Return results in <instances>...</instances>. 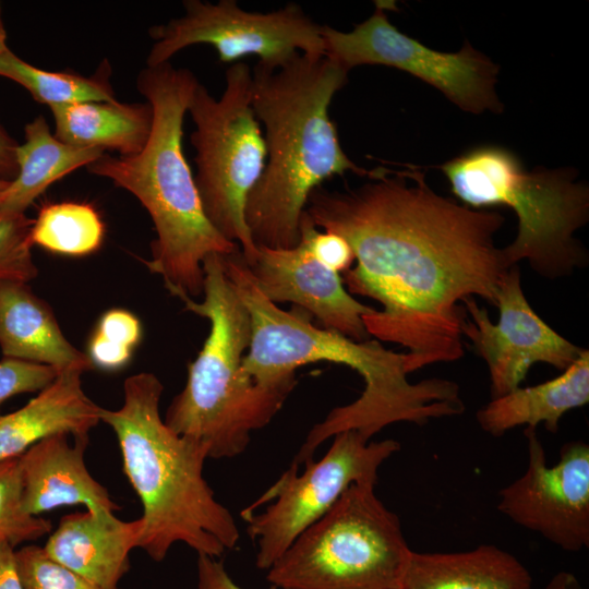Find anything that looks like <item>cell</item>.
<instances>
[{
  "mask_svg": "<svg viewBox=\"0 0 589 589\" xmlns=\"http://www.w3.org/2000/svg\"><path fill=\"white\" fill-rule=\"evenodd\" d=\"M386 4L350 32L322 26L325 56L348 72L373 64L405 71L442 92L460 109L501 112L495 92L498 65L468 41L458 52H441L397 29L387 19Z\"/></svg>",
  "mask_w": 589,
  "mask_h": 589,
  "instance_id": "7c38bea8",
  "label": "cell"
},
{
  "mask_svg": "<svg viewBox=\"0 0 589 589\" xmlns=\"http://www.w3.org/2000/svg\"><path fill=\"white\" fill-rule=\"evenodd\" d=\"M466 317L461 334L469 338L489 368L491 397H501L526 378L531 365L544 362L566 370L585 350L551 328L531 308L521 285L520 269L513 265L495 296L500 310L497 324L473 297L465 301Z\"/></svg>",
  "mask_w": 589,
  "mask_h": 589,
  "instance_id": "5bb4252c",
  "label": "cell"
},
{
  "mask_svg": "<svg viewBox=\"0 0 589 589\" xmlns=\"http://www.w3.org/2000/svg\"><path fill=\"white\" fill-rule=\"evenodd\" d=\"M59 373L50 365L3 358L0 361V405L15 395L43 390Z\"/></svg>",
  "mask_w": 589,
  "mask_h": 589,
  "instance_id": "f1b7e54d",
  "label": "cell"
},
{
  "mask_svg": "<svg viewBox=\"0 0 589 589\" xmlns=\"http://www.w3.org/2000/svg\"><path fill=\"white\" fill-rule=\"evenodd\" d=\"M183 9L182 16L149 28L154 44L146 65L169 62L178 51L195 44L213 46L221 62L253 55L259 62L277 65L298 52L325 56L323 25L297 3L262 13L245 11L235 0H184Z\"/></svg>",
  "mask_w": 589,
  "mask_h": 589,
  "instance_id": "8fae6325",
  "label": "cell"
},
{
  "mask_svg": "<svg viewBox=\"0 0 589 589\" xmlns=\"http://www.w3.org/2000/svg\"><path fill=\"white\" fill-rule=\"evenodd\" d=\"M25 142L16 148L17 173L0 194V213L25 214L50 184L82 166H88L105 152L73 146L51 133L44 116L24 128Z\"/></svg>",
  "mask_w": 589,
  "mask_h": 589,
  "instance_id": "603a6c76",
  "label": "cell"
},
{
  "mask_svg": "<svg viewBox=\"0 0 589 589\" xmlns=\"http://www.w3.org/2000/svg\"><path fill=\"white\" fill-rule=\"evenodd\" d=\"M111 68L104 60L96 72L84 76L74 72L47 71L21 59L10 48L0 55V76L23 86L32 97L49 107L87 101H115Z\"/></svg>",
  "mask_w": 589,
  "mask_h": 589,
  "instance_id": "cb8c5ba5",
  "label": "cell"
},
{
  "mask_svg": "<svg viewBox=\"0 0 589 589\" xmlns=\"http://www.w3.org/2000/svg\"><path fill=\"white\" fill-rule=\"evenodd\" d=\"M9 183H10L9 180H5L4 178L0 177V194L5 190Z\"/></svg>",
  "mask_w": 589,
  "mask_h": 589,
  "instance_id": "74e56055",
  "label": "cell"
},
{
  "mask_svg": "<svg viewBox=\"0 0 589 589\" xmlns=\"http://www.w3.org/2000/svg\"><path fill=\"white\" fill-rule=\"evenodd\" d=\"M223 256L213 253L203 261L201 302L179 297L185 310L207 318L211 326L188 366L185 386L164 419L175 433L204 444L208 457L218 459L242 454L251 434L273 420L298 383L296 374L264 383L245 371L251 317L225 271Z\"/></svg>",
  "mask_w": 589,
  "mask_h": 589,
  "instance_id": "8992f818",
  "label": "cell"
},
{
  "mask_svg": "<svg viewBox=\"0 0 589 589\" xmlns=\"http://www.w3.org/2000/svg\"><path fill=\"white\" fill-rule=\"evenodd\" d=\"M588 401L589 351L585 349L560 376L493 398L477 411L476 418L479 426L494 437L521 425L536 429L540 423L556 433L562 417Z\"/></svg>",
  "mask_w": 589,
  "mask_h": 589,
  "instance_id": "44dd1931",
  "label": "cell"
},
{
  "mask_svg": "<svg viewBox=\"0 0 589 589\" xmlns=\"http://www.w3.org/2000/svg\"><path fill=\"white\" fill-rule=\"evenodd\" d=\"M83 372L67 370L25 406L0 416V462L19 458L40 440L67 433L88 437L100 421L101 407L83 390Z\"/></svg>",
  "mask_w": 589,
  "mask_h": 589,
  "instance_id": "ac0fdd59",
  "label": "cell"
},
{
  "mask_svg": "<svg viewBox=\"0 0 589 589\" xmlns=\"http://www.w3.org/2000/svg\"><path fill=\"white\" fill-rule=\"evenodd\" d=\"M17 145L19 143L0 124V177L9 181L17 173Z\"/></svg>",
  "mask_w": 589,
  "mask_h": 589,
  "instance_id": "e575fe53",
  "label": "cell"
},
{
  "mask_svg": "<svg viewBox=\"0 0 589 589\" xmlns=\"http://www.w3.org/2000/svg\"><path fill=\"white\" fill-rule=\"evenodd\" d=\"M0 348L4 358L59 372L94 368L88 356L65 338L50 306L23 281L0 279Z\"/></svg>",
  "mask_w": 589,
  "mask_h": 589,
  "instance_id": "d6986e66",
  "label": "cell"
},
{
  "mask_svg": "<svg viewBox=\"0 0 589 589\" xmlns=\"http://www.w3.org/2000/svg\"><path fill=\"white\" fill-rule=\"evenodd\" d=\"M400 449V443L387 438L370 442L358 432L337 433L318 459L304 461V470L290 467L240 516L247 533L257 546L255 564L271 566L292 542L320 519L353 483L377 482L380 467Z\"/></svg>",
  "mask_w": 589,
  "mask_h": 589,
  "instance_id": "30bf717a",
  "label": "cell"
},
{
  "mask_svg": "<svg viewBox=\"0 0 589 589\" xmlns=\"http://www.w3.org/2000/svg\"><path fill=\"white\" fill-rule=\"evenodd\" d=\"M532 576L493 544L450 553L410 551L398 589H531Z\"/></svg>",
  "mask_w": 589,
  "mask_h": 589,
  "instance_id": "ffe728a7",
  "label": "cell"
},
{
  "mask_svg": "<svg viewBox=\"0 0 589 589\" xmlns=\"http://www.w3.org/2000/svg\"><path fill=\"white\" fill-rule=\"evenodd\" d=\"M15 562L23 589H100L51 558L43 546L16 550Z\"/></svg>",
  "mask_w": 589,
  "mask_h": 589,
  "instance_id": "83f0119b",
  "label": "cell"
},
{
  "mask_svg": "<svg viewBox=\"0 0 589 589\" xmlns=\"http://www.w3.org/2000/svg\"><path fill=\"white\" fill-rule=\"evenodd\" d=\"M453 194L468 207L504 205L518 218V233L502 248L508 267L527 260L540 276L556 279L588 263L574 233L589 219V189L572 169L527 170L510 151L472 148L440 166Z\"/></svg>",
  "mask_w": 589,
  "mask_h": 589,
  "instance_id": "52a82bcc",
  "label": "cell"
},
{
  "mask_svg": "<svg viewBox=\"0 0 589 589\" xmlns=\"http://www.w3.org/2000/svg\"><path fill=\"white\" fill-rule=\"evenodd\" d=\"M300 238L313 256L327 268L345 273L354 261V253L348 241L335 232L320 230L304 211L300 223Z\"/></svg>",
  "mask_w": 589,
  "mask_h": 589,
  "instance_id": "f546056e",
  "label": "cell"
},
{
  "mask_svg": "<svg viewBox=\"0 0 589 589\" xmlns=\"http://www.w3.org/2000/svg\"><path fill=\"white\" fill-rule=\"evenodd\" d=\"M88 358L93 365L105 370H117L127 364L132 349L112 344L94 332L88 342Z\"/></svg>",
  "mask_w": 589,
  "mask_h": 589,
  "instance_id": "1f68e13d",
  "label": "cell"
},
{
  "mask_svg": "<svg viewBox=\"0 0 589 589\" xmlns=\"http://www.w3.org/2000/svg\"><path fill=\"white\" fill-rule=\"evenodd\" d=\"M50 520L25 512L19 458L0 462V541L16 545L51 532Z\"/></svg>",
  "mask_w": 589,
  "mask_h": 589,
  "instance_id": "484cf974",
  "label": "cell"
},
{
  "mask_svg": "<svg viewBox=\"0 0 589 589\" xmlns=\"http://www.w3.org/2000/svg\"><path fill=\"white\" fill-rule=\"evenodd\" d=\"M544 589H582L577 577L569 572L556 573Z\"/></svg>",
  "mask_w": 589,
  "mask_h": 589,
  "instance_id": "d590c367",
  "label": "cell"
},
{
  "mask_svg": "<svg viewBox=\"0 0 589 589\" xmlns=\"http://www.w3.org/2000/svg\"><path fill=\"white\" fill-rule=\"evenodd\" d=\"M375 485L351 484L271 566L267 580L280 589H398L411 549Z\"/></svg>",
  "mask_w": 589,
  "mask_h": 589,
  "instance_id": "ba28073f",
  "label": "cell"
},
{
  "mask_svg": "<svg viewBox=\"0 0 589 589\" xmlns=\"http://www.w3.org/2000/svg\"><path fill=\"white\" fill-rule=\"evenodd\" d=\"M104 224L89 204H47L34 219L31 241L50 252L81 256L95 252L103 242Z\"/></svg>",
  "mask_w": 589,
  "mask_h": 589,
  "instance_id": "d4e9b609",
  "label": "cell"
},
{
  "mask_svg": "<svg viewBox=\"0 0 589 589\" xmlns=\"http://www.w3.org/2000/svg\"><path fill=\"white\" fill-rule=\"evenodd\" d=\"M163 390L155 374L141 372L124 381L119 409L100 410V421L118 440L123 472L142 503L137 548L156 562L178 542L197 554L220 557L237 546L239 528L203 476L208 448L178 435L161 419Z\"/></svg>",
  "mask_w": 589,
  "mask_h": 589,
  "instance_id": "5b68a950",
  "label": "cell"
},
{
  "mask_svg": "<svg viewBox=\"0 0 589 589\" xmlns=\"http://www.w3.org/2000/svg\"><path fill=\"white\" fill-rule=\"evenodd\" d=\"M0 589H23L14 548L5 541H0Z\"/></svg>",
  "mask_w": 589,
  "mask_h": 589,
  "instance_id": "836d02e7",
  "label": "cell"
},
{
  "mask_svg": "<svg viewBox=\"0 0 589 589\" xmlns=\"http://www.w3.org/2000/svg\"><path fill=\"white\" fill-rule=\"evenodd\" d=\"M141 528L139 518L124 521L115 514L86 509L63 516L43 548L98 588L118 589L130 567V552L137 548Z\"/></svg>",
  "mask_w": 589,
  "mask_h": 589,
  "instance_id": "e0dca14e",
  "label": "cell"
},
{
  "mask_svg": "<svg viewBox=\"0 0 589 589\" xmlns=\"http://www.w3.org/2000/svg\"><path fill=\"white\" fill-rule=\"evenodd\" d=\"M196 568L197 589H244L232 580L218 557L197 554ZM268 589L278 588L272 585Z\"/></svg>",
  "mask_w": 589,
  "mask_h": 589,
  "instance_id": "d6a6232c",
  "label": "cell"
},
{
  "mask_svg": "<svg viewBox=\"0 0 589 589\" xmlns=\"http://www.w3.org/2000/svg\"><path fill=\"white\" fill-rule=\"evenodd\" d=\"M223 259L251 317V341L243 359L250 375L269 383L296 374L301 365L328 361L352 369L364 382L356 400L335 407L312 426L292 462L302 465L313 459L321 444L344 431H356L370 441L393 423L423 425L465 411L454 381L409 382L408 353L389 350L375 339L354 341L338 332L317 327L311 323V315L298 306L283 310L259 290L240 250Z\"/></svg>",
  "mask_w": 589,
  "mask_h": 589,
  "instance_id": "7a4b0ae2",
  "label": "cell"
},
{
  "mask_svg": "<svg viewBox=\"0 0 589 589\" xmlns=\"http://www.w3.org/2000/svg\"><path fill=\"white\" fill-rule=\"evenodd\" d=\"M356 189H315L305 208L321 230L344 237L357 265L344 273L348 292L378 301L363 315L382 341L409 349L411 372L464 356L459 301L495 305L505 274L494 242L505 218L434 192L424 172L406 165Z\"/></svg>",
  "mask_w": 589,
  "mask_h": 589,
  "instance_id": "6da1fadb",
  "label": "cell"
},
{
  "mask_svg": "<svg viewBox=\"0 0 589 589\" xmlns=\"http://www.w3.org/2000/svg\"><path fill=\"white\" fill-rule=\"evenodd\" d=\"M33 223L25 214L0 213V279L29 283L37 276L32 255Z\"/></svg>",
  "mask_w": 589,
  "mask_h": 589,
  "instance_id": "4316f807",
  "label": "cell"
},
{
  "mask_svg": "<svg viewBox=\"0 0 589 589\" xmlns=\"http://www.w3.org/2000/svg\"><path fill=\"white\" fill-rule=\"evenodd\" d=\"M9 47L7 45V31L4 27V22L2 17V9L0 4V55L7 50Z\"/></svg>",
  "mask_w": 589,
  "mask_h": 589,
  "instance_id": "8d00e7d4",
  "label": "cell"
},
{
  "mask_svg": "<svg viewBox=\"0 0 589 589\" xmlns=\"http://www.w3.org/2000/svg\"><path fill=\"white\" fill-rule=\"evenodd\" d=\"M348 73L326 56L302 52L281 64L254 67L251 103L265 128L267 153L245 206L256 247H296L309 197L324 181L346 172L377 180L390 172L358 166L340 145L328 110Z\"/></svg>",
  "mask_w": 589,
  "mask_h": 589,
  "instance_id": "3957f363",
  "label": "cell"
},
{
  "mask_svg": "<svg viewBox=\"0 0 589 589\" xmlns=\"http://www.w3.org/2000/svg\"><path fill=\"white\" fill-rule=\"evenodd\" d=\"M95 332L108 341L132 350L139 344L142 335L137 317L122 309L107 311L99 320Z\"/></svg>",
  "mask_w": 589,
  "mask_h": 589,
  "instance_id": "4dcf8cb0",
  "label": "cell"
},
{
  "mask_svg": "<svg viewBox=\"0 0 589 589\" xmlns=\"http://www.w3.org/2000/svg\"><path fill=\"white\" fill-rule=\"evenodd\" d=\"M50 109L58 140L79 147L116 151L122 157L144 148L153 125L148 103L87 101Z\"/></svg>",
  "mask_w": 589,
  "mask_h": 589,
  "instance_id": "7402d4cb",
  "label": "cell"
},
{
  "mask_svg": "<svg viewBox=\"0 0 589 589\" xmlns=\"http://www.w3.org/2000/svg\"><path fill=\"white\" fill-rule=\"evenodd\" d=\"M197 84L190 70L170 62L146 65L136 77L139 92L153 109L144 148L128 157L104 154L87 166L91 173L111 180L141 202L157 233L145 265L163 278L171 296L192 299L203 294L205 257L240 250L207 219L184 157L183 120Z\"/></svg>",
  "mask_w": 589,
  "mask_h": 589,
  "instance_id": "277c9868",
  "label": "cell"
},
{
  "mask_svg": "<svg viewBox=\"0 0 589 589\" xmlns=\"http://www.w3.org/2000/svg\"><path fill=\"white\" fill-rule=\"evenodd\" d=\"M69 436H47L19 457L25 512L39 516L61 506L84 505L94 513L113 514L119 505L85 464L88 437H74L71 444Z\"/></svg>",
  "mask_w": 589,
  "mask_h": 589,
  "instance_id": "2e32d148",
  "label": "cell"
},
{
  "mask_svg": "<svg viewBox=\"0 0 589 589\" xmlns=\"http://www.w3.org/2000/svg\"><path fill=\"white\" fill-rule=\"evenodd\" d=\"M526 471L498 492L497 510L567 552L589 546V445L565 443L548 466L536 429L526 428Z\"/></svg>",
  "mask_w": 589,
  "mask_h": 589,
  "instance_id": "4fadbf2b",
  "label": "cell"
},
{
  "mask_svg": "<svg viewBox=\"0 0 589 589\" xmlns=\"http://www.w3.org/2000/svg\"><path fill=\"white\" fill-rule=\"evenodd\" d=\"M257 250L255 262L248 268L266 299L275 304L291 302L313 315L323 328L354 341L370 339L362 317L375 309L357 301L340 274L320 263L303 239L290 249Z\"/></svg>",
  "mask_w": 589,
  "mask_h": 589,
  "instance_id": "9a60e30c",
  "label": "cell"
},
{
  "mask_svg": "<svg viewBox=\"0 0 589 589\" xmlns=\"http://www.w3.org/2000/svg\"><path fill=\"white\" fill-rule=\"evenodd\" d=\"M225 77L219 98L199 82L188 107L195 124L194 180L207 219L240 247L250 266L259 250L247 226L245 206L265 168L266 144L251 103L250 68L236 62Z\"/></svg>",
  "mask_w": 589,
  "mask_h": 589,
  "instance_id": "9c48e42d",
  "label": "cell"
}]
</instances>
